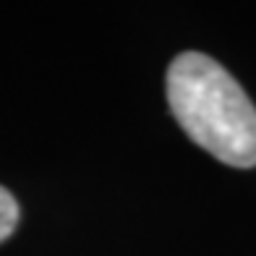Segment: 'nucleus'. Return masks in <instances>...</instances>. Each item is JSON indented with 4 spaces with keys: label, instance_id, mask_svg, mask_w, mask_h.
I'll use <instances>...</instances> for the list:
<instances>
[{
    "label": "nucleus",
    "instance_id": "f257e3e1",
    "mask_svg": "<svg viewBox=\"0 0 256 256\" xmlns=\"http://www.w3.org/2000/svg\"><path fill=\"white\" fill-rule=\"evenodd\" d=\"M168 102L191 142L232 168L256 165V108L240 84L204 52H180L168 68Z\"/></svg>",
    "mask_w": 256,
    "mask_h": 256
},
{
    "label": "nucleus",
    "instance_id": "f03ea898",
    "mask_svg": "<svg viewBox=\"0 0 256 256\" xmlns=\"http://www.w3.org/2000/svg\"><path fill=\"white\" fill-rule=\"evenodd\" d=\"M18 225V204L14 194L0 186V243L10 238V232Z\"/></svg>",
    "mask_w": 256,
    "mask_h": 256
}]
</instances>
